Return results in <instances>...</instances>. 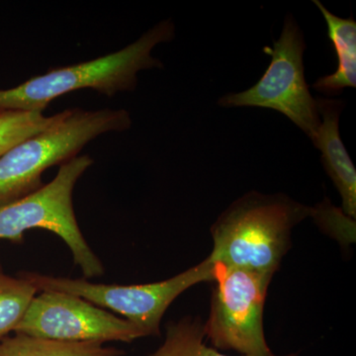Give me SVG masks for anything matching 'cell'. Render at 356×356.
Returning <instances> with one entry per match:
<instances>
[{"label": "cell", "mask_w": 356, "mask_h": 356, "mask_svg": "<svg viewBox=\"0 0 356 356\" xmlns=\"http://www.w3.org/2000/svg\"><path fill=\"white\" fill-rule=\"evenodd\" d=\"M92 163L93 159L86 154L76 156L60 165L50 184L1 206L0 240L22 243L26 231L47 229L64 241L84 277L102 276L104 267L79 229L72 201L76 182Z\"/></svg>", "instance_id": "obj_4"}, {"label": "cell", "mask_w": 356, "mask_h": 356, "mask_svg": "<svg viewBox=\"0 0 356 356\" xmlns=\"http://www.w3.org/2000/svg\"><path fill=\"white\" fill-rule=\"evenodd\" d=\"M305 38L296 20L287 15L280 39L264 47L271 63L261 79L248 90L229 93L218 100L225 108L259 107L273 109L286 116L314 139L321 124L317 99L310 92L304 70Z\"/></svg>", "instance_id": "obj_6"}, {"label": "cell", "mask_w": 356, "mask_h": 356, "mask_svg": "<svg viewBox=\"0 0 356 356\" xmlns=\"http://www.w3.org/2000/svg\"><path fill=\"white\" fill-rule=\"evenodd\" d=\"M131 125L130 114L124 109L60 112L53 125L0 158V207L38 191L48 168L76 158L91 140L103 134L123 132Z\"/></svg>", "instance_id": "obj_3"}, {"label": "cell", "mask_w": 356, "mask_h": 356, "mask_svg": "<svg viewBox=\"0 0 356 356\" xmlns=\"http://www.w3.org/2000/svg\"><path fill=\"white\" fill-rule=\"evenodd\" d=\"M15 334L60 343H132L144 330L76 295L43 291L36 295Z\"/></svg>", "instance_id": "obj_8"}, {"label": "cell", "mask_w": 356, "mask_h": 356, "mask_svg": "<svg viewBox=\"0 0 356 356\" xmlns=\"http://www.w3.org/2000/svg\"><path fill=\"white\" fill-rule=\"evenodd\" d=\"M124 351L97 343H60L15 334L0 341V356H122Z\"/></svg>", "instance_id": "obj_11"}, {"label": "cell", "mask_w": 356, "mask_h": 356, "mask_svg": "<svg viewBox=\"0 0 356 356\" xmlns=\"http://www.w3.org/2000/svg\"><path fill=\"white\" fill-rule=\"evenodd\" d=\"M216 286L204 332L211 346L238 356H273L267 344L264 313L273 276L214 264Z\"/></svg>", "instance_id": "obj_7"}, {"label": "cell", "mask_w": 356, "mask_h": 356, "mask_svg": "<svg viewBox=\"0 0 356 356\" xmlns=\"http://www.w3.org/2000/svg\"><path fill=\"white\" fill-rule=\"evenodd\" d=\"M314 3L327 23V37L337 56V67L334 74L320 77L311 88L334 96L346 88H356V22L353 16L346 19L334 15L318 0H314Z\"/></svg>", "instance_id": "obj_10"}, {"label": "cell", "mask_w": 356, "mask_h": 356, "mask_svg": "<svg viewBox=\"0 0 356 356\" xmlns=\"http://www.w3.org/2000/svg\"><path fill=\"white\" fill-rule=\"evenodd\" d=\"M312 208L286 194L250 191L227 208L211 227L208 259L226 268L274 276L291 248L292 231Z\"/></svg>", "instance_id": "obj_1"}, {"label": "cell", "mask_w": 356, "mask_h": 356, "mask_svg": "<svg viewBox=\"0 0 356 356\" xmlns=\"http://www.w3.org/2000/svg\"><path fill=\"white\" fill-rule=\"evenodd\" d=\"M343 108L341 100L317 98L318 113L322 121L312 142L322 154L325 172L341 194V211L355 220L356 170L339 134V117Z\"/></svg>", "instance_id": "obj_9"}, {"label": "cell", "mask_w": 356, "mask_h": 356, "mask_svg": "<svg viewBox=\"0 0 356 356\" xmlns=\"http://www.w3.org/2000/svg\"><path fill=\"white\" fill-rule=\"evenodd\" d=\"M175 35L172 21H161L120 51L49 70L13 88L0 89V109L43 112L60 96L83 88L95 89L108 97L133 91L140 70L163 69V63L152 57V51L159 44L172 41Z\"/></svg>", "instance_id": "obj_2"}, {"label": "cell", "mask_w": 356, "mask_h": 356, "mask_svg": "<svg viewBox=\"0 0 356 356\" xmlns=\"http://www.w3.org/2000/svg\"><path fill=\"white\" fill-rule=\"evenodd\" d=\"M38 292L21 276L7 275L0 266V341L15 331Z\"/></svg>", "instance_id": "obj_13"}, {"label": "cell", "mask_w": 356, "mask_h": 356, "mask_svg": "<svg viewBox=\"0 0 356 356\" xmlns=\"http://www.w3.org/2000/svg\"><path fill=\"white\" fill-rule=\"evenodd\" d=\"M38 291L67 293L81 297L102 309L123 316L144 330L147 337L161 334V323L173 301L189 288L214 282L215 266L205 259L197 266L168 280L146 284L119 285L89 282L86 280L57 277L38 273H19Z\"/></svg>", "instance_id": "obj_5"}, {"label": "cell", "mask_w": 356, "mask_h": 356, "mask_svg": "<svg viewBox=\"0 0 356 356\" xmlns=\"http://www.w3.org/2000/svg\"><path fill=\"white\" fill-rule=\"evenodd\" d=\"M205 341L203 323L197 318H184L166 325L163 344L147 356H229L207 346Z\"/></svg>", "instance_id": "obj_12"}, {"label": "cell", "mask_w": 356, "mask_h": 356, "mask_svg": "<svg viewBox=\"0 0 356 356\" xmlns=\"http://www.w3.org/2000/svg\"><path fill=\"white\" fill-rule=\"evenodd\" d=\"M60 115L47 117L41 111L0 109V158L21 143L50 127Z\"/></svg>", "instance_id": "obj_14"}]
</instances>
